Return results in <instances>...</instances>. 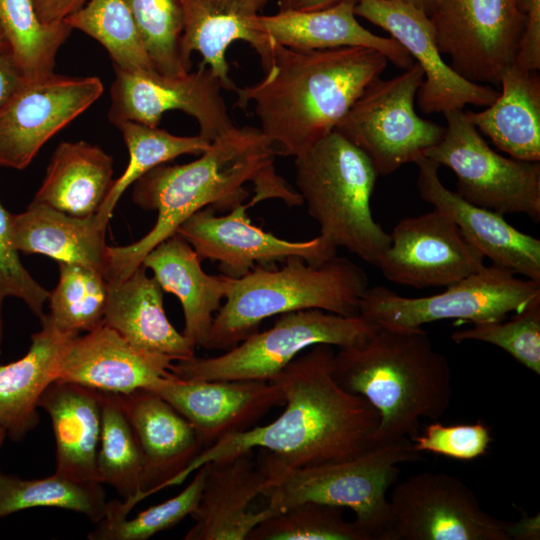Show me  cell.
<instances>
[{
    "label": "cell",
    "mask_w": 540,
    "mask_h": 540,
    "mask_svg": "<svg viewBox=\"0 0 540 540\" xmlns=\"http://www.w3.org/2000/svg\"><path fill=\"white\" fill-rule=\"evenodd\" d=\"M409 3L417 9L431 16L444 0H400Z\"/></svg>",
    "instance_id": "cell-50"
},
{
    "label": "cell",
    "mask_w": 540,
    "mask_h": 540,
    "mask_svg": "<svg viewBox=\"0 0 540 540\" xmlns=\"http://www.w3.org/2000/svg\"><path fill=\"white\" fill-rule=\"evenodd\" d=\"M35 507L70 510L98 523L105 515L106 493L99 482L78 480L56 471L39 479H23L0 471V518Z\"/></svg>",
    "instance_id": "cell-34"
},
{
    "label": "cell",
    "mask_w": 540,
    "mask_h": 540,
    "mask_svg": "<svg viewBox=\"0 0 540 540\" xmlns=\"http://www.w3.org/2000/svg\"><path fill=\"white\" fill-rule=\"evenodd\" d=\"M355 3L344 0L321 10L260 14L257 28L271 43L294 50L363 47L381 52L400 68L411 66L413 58L395 39L376 35L359 23Z\"/></svg>",
    "instance_id": "cell-25"
},
{
    "label": "cell",
    "mask_w": 540,
    "mask_h": 540,
    "mask_svg": "<svg viewBox=\"0 0 540 540\" xmlns=\"http://www.w3.org/2000/svg\"><path fill=\"white\" fill-rule=\"evenodd\" d=\"M205 468L196 470L191 482L176 496L154 505L128 519H102L87 536L90 540H146L168 530L191 516L198 507Z\"/></svg>",
    "instance_id": "cell-41"
},
{
    "label": "cell",
    "mask_w": 540,
    "mask_h": 540,
    "mask_svg": "<svg viewBox=\"0 0 540 540\" xmlns=\"http://www.w3.org/2000/svg\"><path fill=\"white\" fill-rule=\"evenodd\" d=\"M419 459L409 438L372 446L344 460L306 467L286 465L260 449L257 460L266 476L261 495L278 512L303 502L349 508L371 540H388L387 492L397 482L399 464Z\"/></svg>",
    "instance_id": "cell-6"
},
{
    "label": "cell",
    "mask_w": 540,
    "mask_h": 540,
    "mask_svg": "<svg viewBox=\"0 0 540 540\" xmlns=\"http://www.w3.org/2000/svg\"><path fill=\"white\" fill-rule=\"evenodd\" d=\"M278 316L270 329L257 331L221 355L174 361L172 372L183 380L270 381L308 348L353 346L376 328L361 315L342 316L319 309Z\"/></svg>",
    "instance_id": "cell-8"
},
{
    "label": "cell",
    "mask_w": 540,
    "mask_h": 540,
    "mask_svg": "<svg viewBox=\"0 0 540 540\" xmlns=\"http://www.w3.org/2000/svg\"><path fill=\"white\" fill-rule=\"evenodd\" d=\"M247 540H371L340 507L303 502L259 523Z\"/></svg>",
    "instance_id": "cell-39"
},
{
    "label": "cell",
    "mask_w": 540,
    "mask_h": 540,
    "mask_svg": "<svg viewBox=\"0 0 540 540\" xmlns=\"http://www.w3.org/2000/svg\"><path fill=\"white\" fill-rule=\"evenodd\" d=\"M540 539V518L539 514L528 516L525 513L521 518L513 522L512 540H539Z\"/></svg>",
    "instance_id": "cell-48"
},
{
    "label": "cell",
    "mask_w": 540,
    "mask_h": 540,
    "mask_svg": "<svg viewBox=\"0 0 540 540\" xmlns=\"http://www.w3.org/2000/svg\"><path fill=\"white\" fill-rule=\"evenodd\" d=\"M247 203L225 215H216L210 207L185 220L176 233L185 239L202 260L219 263L223 275L240 278L256 266L300 257L319 265L337 255L318 235L305 241H289L252 224Z\"/></svg>",
    "instance_id": "cell-18"
},
{
    "label": "cell",
    "mask_w": 540,
    "mask_h": 540,
    "mask_svg": "<svg viewBox=\"0 0 540 540\" xmlns=\"http://www.w3.org/2000/svg\"><path fill=\"white\" fill-rule=\"evenodd\" d=\"M424 80L414 62L390 79L370 82L335 127L359 148L378 175L417 163L444 136L445 127L419 117L416 95Z\"/></svg>",
    "instance_id": "cell-9"
},
{
    "label": "cell",
    "mask_w": 540,
    "mask_h": 540,
    "mask_svg": "<svg viewBox=\"0 0 540 540\" xmlns=\"http://www.w3.org/2000/svg\"><path fill=\"white\" fill-rule=\"evenodd\" d=\"M7 437L6 432L0 427V449L5 441V438Z\"/></svg>",
    "instance_id": "cell-52"
},
{
    "label": "cell",
    "mask_w": 540,
    "mask_h": 540,
    "mask_svg": "<svg viewBox=\"0 0 540 540\" xmlns=\"http://www.w3.org/2000/svg\"><path fill=\"white\" fill-rule=\"evenodd\" d=\"M9 50V45L7 43L6 37L4 35L3 29L0 24V51Z\"/></svg>",
    "instance_id": "cell-51"
},
{
    "label": "cell",
    "mask_w": 540,
    "mask_h": 540,
    "mask_svg": "<svg viewBox=\"0 0 540 540\" xmlns=\"http://www.w3.org/2000/svg\"><path fill=\"white\" fill-rule=\"evenodd\" d=\"M335 351L318 344L305 350L272 380L285 396L283 412L272 422L228 435L204 449L184 472L255 448L292 467L344 460L372 447L377 410L344 390L333 377Z\"/></svg>",
    "instance_id": "cell-2"
},
{
    "label": "cell",
    "mask_w": 540,
    "mask_h": 540,
    "mask_svg": "<svg viewBox=\"0 0 540 540\" xmlns=\"http://www.w3.org/2000/svg\"><path fill=\"white\" fill-rule=\"evenodd\" d=\"M25 80L10 51H0V106L15 93Z\"/></svg>",
    "instance_id": "cell-47"
},
{
    "label": "cell",
    "mask_w": 540,
    "mask_h": 540,
    "mask_svg": "<svg viewBox=\"0 0 540 540\" xmlns=\"http://www.w3.org/2000/svg\"><path fill=\"white\" fill-rule=\"evenodd\" d=\"M21 299L41 320L49 292L21 263L11 234L10 213L0 202V344L3 337L2 304L5 298Z\"/></svg>",
    "instance_id": "cell-43"
},
{
    "label": "cell",
    "mask_w": 540,
    "mask_h": 540,
    "mask_svg": "<svg viewBox=\"0 0 540 540\" xmlns=\"http://www.w3.org/2000/svg\"><path fill=\"white\" fill-rule=\"evenodd\" d=\"M524 17L523 29L518 42L514 65L538 71L540 69V0H517Z\"/></svg>",
    "instance_id": "cell-45"
},
{
    "label": "cell",
    "mask_w": 540,
    "mask_h": 540,
    "mask_svg": "<svg viewBox=\"0 0 540 540\" xmlns=\"http://www.w3.org/2000/svg\"><path fill=\"white\" fill-rule=\"evenodd\" d=\"M429 18L441 54L457 73L499 87L523 29L517 0H444Z\"/></svg>",
    "instance_id": "cell-13"
},
{
    "label": "cell",
    "mask_w": 540,
    "mask_h": 540,
    "mask_svg": "<svg viewBox=\"0 0 540 540\" xmlns=\"http://www.w3.org/2000/svg\"><path fill=\"white\" fill-rule=\"evenodd\" d=\"M492 436L482 422L444 426L434 421L413 440L416 452H431L457 460H473L487 454Z\"/></svg>",
    "instance_id": "cell-44"
},
{
    "label": "cell",
    "mask_w": 540,
    "mask_h": 540,
    "mask_svg": "<svg viewBox=\"0 0 540 540\" xmlns=\"http://www.w3.org/2000/svg\"><path fill=\"white\" fill-rule=\"evenodd\" d=\"M270 0H182L183 31L181 57L191 69V54L202 56L200 65L216 75L222 88L235 92L229 76L228 47L235 41L248 42L259 56L264 73L272 61V43L258 30L257 18Z\"/></svg>",
    "instance_id": "cell-23"
},
{
    "label": "cell",
    "mask_w": 540,
    "mask_h": 540,
    "mask_svg": "<svg viewBox=\"0 0 540 540\" xmlns=\"http://www.w3.org/2000/svg\"><path fill=\"white\" fill-rule=\"evenodd\" d=\"M142 264L151 269L163 291L179 299L185 319L184 336L195 347H204L225 300L229 277L206 274L196 251L177 233L155 246Z\"/></svg>",
    "instance_id": "cell-28"
},
{
    "label": "cell",
    "mask_w": 540,
    "mask_h": 540,
    "mask_svg": "<svg viewBox=\"0 0 540 540\" xmlns=\"http://www.w3.org/2000/svg\"><path fill=\"white\" fill-rule=\"evenodd\" d=\"M451 338L455 343L472 340L497 346L539 376L540 298L515 312L510 320L473 323L453 332Z\"/></svg>",
    "instance_id": "cell-42"
},
{
    "label": "cell",
    "mask_w": 540,
    "mask_h": 540,
    "mask_svg": "<svg viewBox=\"0 0 540 540\" xmlns=\"http://www.w3.org/2000/svg\"><path fill=\"white\" fill-rule=\"evenodd\" d=\"M418 166L420 197L447 215L492 265L540 282V240L508 223L504 215L476 206L446 188L440 166L423 157Z\"/></svg>",
    "instance_id": "cell-21"
},
{
    "label": "cell",
    "mask_w": 540,
    "mask_h": 540,
    "mask_svg": "<svg viewBox=\"0 0 540 540\" xmlns=\"http://www.w3.org/2000/svg\"><path fill=\"white\" fill-rule=\"evenodd\" d=\"M275 151L259 128L234 127L210 143L199 157L185 164L159 165L133 184V201L157 212L151 230L126 246H107L104 277L116 283L142 264L159 243L174 235L194 213L210 207L229 212L250 196L248 207L279 199L289 207L303 200L275 170Z\"/></svg>",
    "instance_id": "cell-1"
},
{
    "label": "cell",
    "mask_w": 540,
    "mask_h": 540,
    "mask_svg": "<svg viewBox=\"0 0 540 540\" xmlns=\"http://www.w3.org/2000/svg\"><path fill=\"white\" fill-rule=\"evenodd\" d=\"M354 13L388 32L422 69L416 100L425 114L489 106L499 91L462 77L442 58L430 18L400 0H356Z\"/></svg>",
    "instance_id": "cell-17"
},
{
    "label": "cell",
    "mask_w": 540,
    "mask_h": 540,
    "mask_svg": "<svg viewBox=\"0 0 540 540\" xmlns=\"http://www.w3.org/2000/svg\"><path fill=\"white\" fill-rule=\"evenodd\" d=\"M32 334L27 353L0 365V427L14 442L22 441L39 424V399L58 377L63 355L75 336L56 329L45 317Z\"/></svg>",
    "instance_id": "cell-27"
},
{
    "label": "cell",
    "mask_w": 540,
    "mask_h": 540,
    "mask_svg": "<svg viewBox=\"0 0 540 540\" xmlns=\"http://www.w3.org/2000/svg\"><path fill=\"white\" fill-rule=\"evenodd\" d=\"M272 50L264 78L235 90V106L253 104L275 154L294 158L334 131L388 63L381 52L363 47L302 51L272 43Z\"/></svg>",
    "instance_id": "cell-3"
},
{
    "label": "cell",
    "mask_w": 540,
    "mask_h": 540,
    "mask_svg": "<svg viewBox=\"0 0 540 540\" xmlns=\"http://www.w3.org/2000/svg\"><path fill=\"white\" fill-rule=\"evenodd\" d=\"M100 392L102 426L96 460V479L111 486L124 502L113 500L112 514L125 518L144 498L146 479L143 453L117 394Z\"/></svg>",
    "instance_id": "cell-33"
},
{
    "label": "cell",
    "mask_w": 540,
    "mask_h": 540,
    "mask_svg": "<svg viewBox=\"0 0 540 540\" xmlns=\"http://www.w3.org/2000/svg\"><path fill=\"white\" fill-rule=\"evenodd\" d=\"M294 159L297 192L321 239L376 267L390 234L372 215L370 199L379 175L368 157L334 130Z\"/></svg>",
    "instance_id": "cell-7"
},
{
    "label": "cell",
    "mask_w": 540,
    "mask_h": 540,
    "mask_svg": "<svg viewBox=\"0 0 540 540\" xmlns=\"http://www.w3.org/2000/svg\"><path fill=\"white\" fill-rule=\"evenodd\" d=\"M344 0H276L278 11H315L334 6Z\"/></svg>",
    "instance_id": "cell-49"
},
{
    "label": "cell",
    "mask_w": 540,
    "mask_h": 540,
    "mask_svg": "<svg viewBox=\"0 0 540 540\" xmlns=\"http://www.w3.org/2000/svg\"><path fill=\"white\" fill-rule=\"evenodd\" d=\"M368 287L365 271L337 255L319 265L291 257L279 269L256 266L240 278L229 277L224 303L204 348L228 351L259 331L264 320L284 313L319 309L359 315L360 300Z\"/></svg>",
    "instance_id": "cell-5"
},
{
    "label": "cell",
    "mask_w": 540,
    "mask_h": 540,
    "mask_svg": "<svg viewBox=\"0 0 540 540\" xmlns=\"http://www.w3.org/2000/svg\"><path fill=\"white\" fill-rule=\"evenodd\" d=\"M138 32L155 71L177 76L189 70L180 50L182 0H127Z\"/></svg>",
    "instance_id": "cell-40"
},
{
    "label": "cell",
    "mask_w": 540,
    "mask_h": 540,
    "mask_svg": "<svg viewBox=\"0 0 540 540\" xmlns=\"http://www.w3.org/2000/svg\"><path fill=\"white\" fill-rule=\"evenodd\" d=\"M104 324L146 352L173 361L195 356L196 347L169 322L163 290L143 264L123 280L108 283Z\"/></svg>",
    "instance_id": "cell-26"
},
{
    "label": "cell",
    "mask_w": 540,
    "mask_h": 540,
    "mask_svg": "<svg viewBox=\"0 0 540 540\" xmlns=\"http://www.w3.org/2000/svg\"><path fill=\"white\" fill-rule=\"evenodd\" d=\"M101 80L54 72L25 80L0 106V167L26 168L42 146L103 94Z\"/></svg>",
    "instance_id": "cell-15"
},
{
    "label": "cell",
    "mask_w": 540,
    "mask_h": 540,
    "mask_svg": "<svg viewBox=\"0 0 540 540\" xmlns=\"http://www.w3.org/2000/svg\"><path fill=\"white\" fill-rule=\"evenodd\" d=\"M539 298L540 282L491 265L432 296L411 298L382 285L368 287L359 315L374 325L398 328L448 319L473 324L506 319Z\"/></svg>",
    "instance_id": "cell-10"
},
{
    "label": "cell",
    "mask_w": 540,
    "mask_h": 540,
    "mask_svg": "<svg viewBox=\"0 0 540 540\" xmlns=\"http://www.w3.org/2000/svg\"><path fill=\"white\" fill-rule=\"evenodd\" d=\"M153 390L195 428L204 449L243 432L285 403L281 387L265 380H183L176 375Z\"/></svg>",
    "instance_id": "cell-19"
},
{
    "label": "cell",
    "mask_w": 540,
    "mask_h": 540,
    "mask_svg": "<svg viewBox=\"0 0 540 540\" xmlns=\"http://www.w3.org/2000/svg\"><path fill=\"white\" fill-rule=\"evenodd\" d=\"M173 362L169 357L133 346L102 324L72 339L61 360L57 380L101 392L127 394L153 389L173 378Z\"/></svg>",
    "instance_id": "cell-20"
},
{
    "label": "cell",
    "mask_w": 540,
    "mask_h": 540,
    "mask_svg": "<svg viewBox=\"0 0 540 540\" xmlns=\"http://www.w3.org/2000/svg\"><path fill=\"white\" fill-rule=\"evenodd\" d=\"M496 99L468 120L497 149L524 161H540V75L512 64L502 73Z\"/></svg>",
    "instance_id": "cell-31"
},
{
    "label": "cell",
    "mask_w": 540,
    "mask_h": 540,
    "mask_svg": "<svg viewBox=\"0 0 540 540\" xmlns=\"http://www.w3.org/2000/svg\"><path fill=\"white\" fill-rule=\"evenodd\" d=\"M38 18L48 24L64 21L87 0H32Z\"/></svg>",
    "instance_id": "cell-46"
},
{
    "label": "cell",
    "mask_w": 540,
    "mask_h": 540,
    "mask_svg": "<svg viewBox=\"0 0 540 540\" xmlns=\"http://www.w3.org/2000/svg\"><path fill=\"white\" fill-rule=\"evenodd\" d=\"M113 159L86 141L62 142L52 154L33 201L67 214L98 212L113 184Z\"/></svg>",
    "instance_id": "cell-32"
},
{
    "label": "cell",
    "mask_w": 540,
    "mask_h": 540,
    "mask_svg": "<svg viewBox=\"0 0 540 540\" xmlns=\"http://www.w3.org/2000/svg\"><path fill=\"white\" fill-rule=\"evenodd\" d=\"M484 256L443 212L399 220L377 268L390 282L424 289L448 287L482 270Z\"/></svg>",
    "instance_id": "cell-16"
},
{
    "label": "cell",
    "mask_w": 540,
    "mask_h": 540,
    "mask_svg": "<svg viewBox=\"0 0 540 540\" xmlns=\"http://www.w3.org/2000/svg\"><path fill=\"white\" fill-rule=\"evenodd\" d=\"M123 137L129 153V162L122 175L113 181L104 202L96 213L104 226H108L112 212L122 194L139 178L155 167L185 155H200L210 143L200 136H177L159 127H151L132 121L116 126Z\"/></svg>",
    "instance_id": "cell-35"
},
{
    "label": "cell",
    "mask_w": 540,
    "mask_h": 540,
    "mask_svg": "<svg viewBox=\"0 0 540 540\" xmlns=\"http://www.w3.org/2000/svg\"><path fill=\"white\" fill-rule=\"evenodd\" d=\"M333 377L347 392L366 399L378 412L372 446L413 440L421 418L441 419L452 398L449 360L422 327L376 325L362 343L335 352Z\"/></svg>",
    "instance_id": "cell-4"
},
{
    "label": "cell",
    "mask_w": 540,
    "mask_h": 540,
    "mask_svg": "<svg viewBox=\"0 0 540 540\" xmlns=\"http://www.w3.org/2000/svg\"><path fill=\"white\" fill-rule=\"evenodd\" d=\"M10 227L19 252L41 254L58 263L80 264L104 273L107 227L96 214L73 216L32 201L24 212L10 213Z\"/></svg>",
    "instance_id": "cell-30"
},
{
    "label": "cell",
    "mask_w": 540,
    "mask_h": 540,
    "mask_svg": "<svg viewBox=\"0 0 540 540\" xmlns=\"http://www.w3.org/2000/svg\"><path fill=\"white\" fill-rule=\"evenodd\" d=\"M117 397L143 453L144 497L182 483L184 472L204 450L192 424L153 390L138 389Z\"/></svg>",
    "instance_id": "cell-24"
},
{
    "label": "cell",
    "mask_w": 540,
    "mask_h": 540,
    "mask_svg": "<svg viewBox=\"0 0 540 540\" xmlns=\"http://www.w3.org/2000/svg\"><path fill=\"white\" fill-rule=\"evenodd\" d=\"M51 420L56 445V472L97 481L96 460L102 415L100 392L76 383L55 380L39 399Z\"/></svg>",
    "instance_id": "cell-29"
},
{
    "label": "cell",
    "mask_w": 540,
    "mask_h": 540,
    "mask_svg": "<svg viewBox=\"0 0 540 540\" xmlns=\"http://www.w3.org/2000/svg\"><path fill=\"white\" fill-rule=\"evenodd\" d=\"M388 499V540H512L513 522L490 515L465 482L445 472L412 475Z\"/></svg>",
    "instance_id": "cell-12"
},
{
    "label": "cell",
    "mask_w": 540,
    "mask_h": 540,
    "mask_svg": "<svg viewBox=\"0 0 540 540\" xmlns=\"http://www.w3.org/2000/svg\"><path fill=\"white\" fill-rule=\"evenodd\" d=\"M203 466L204 486L185 540H247L259 523L279 513L270 506L259 512L248 510L266 481L253 450Z\"/></svg>",
    "instance_id": "cell-22"
},
{
    "label": "cell",
    "mask_w": 540,
    "mask_h": 540,
    "mask_svg": "<svg viewBox=\"0 0 540 540\" xmlns=\"http://www.w3.org/2000/svg\"><path fill=\"white\" fill-rule=\"evenodd\" d=\"M108 282L99 270L59 262V279L49 293L47 320L71 336L89 332L104 324Z\"/></svg>",
    "instance_id": "cell-38"
},
{
    "label": "cell",
    "mask_w": 540,
    "mask_h": 540,
    "mask_svg": "<svg viewBox=\"0 0 540 540\" xmlns=\"http://www.w3.org/2000/svg\"><path fill=\"white\" fill-rule=\"evenodd\" d=\"M64 22L98 41L114 68L155 71L138 32L127 0H87Z\"/></svg>",
    "instance_id": "cell-37"
},
{
    "label": "cell",
    "mask_w": 540,
    "mask_h": 540,
    "mask_svg": "<svg viewBox=\"0 0 540 540\" xmlns=\"http://www.w3.org/2000/svg\"><path fill=\"white\" fill-rule=\"evenodd\" d=\"M108 120L115 126L125 121L158 127L169 110L193 117L199 135L214 141L235 126L222 96V84L210 68L166 76L156 71L114 68Z\"/></svg>",
    "instance_id": "cell-14"
},
{
    "label": "cell",
    "mask_w": 540,
    "mask_h": 540,
    "mask_svg": "<svg viewBox=\"0 0 540 540\" xmlns=\"http://www.w3.org/2000/svg\"><path fill=\"white\" fill-rule=\"evenodd\" d=\"M0 24L10 53L26 80L54 72L56 55L72 31L64 21L42 22L32 0H0Z\"/></svg>",
    "instance_id": "cell-36"
},
{
    "label": "cell",
    "mask_w": 540,
    "mask_h": 540,
    "mask_svg": "<svg viewBox=\"0 0 540 540\" xmlns=\"http://www.w3.org/2000/svg\"><path fill=\"white\" fill-rule=\"evenodd\" d=\"M443 115L447 123L444 136L425 157L454 172L456 193L501 215L524 214L540 222V162L497 153L464 110Z\"/></svg>",
    "instance_id": "cell-11"
}]
</instances>
